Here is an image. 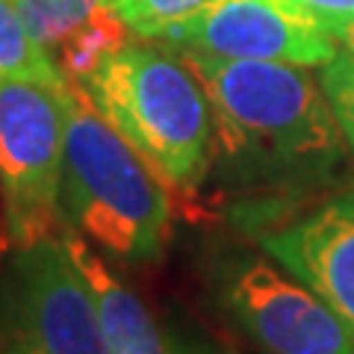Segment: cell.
Listing matches in <instances>:
<instances>
[{
    "label": "cell",
    "instance_id": "1",
    "mask_svg": "<svg viewBox=\"0 0 354 354\" xmlns=\"http://www.w3.org/2000/svg\"><path fill=\"white\" fill-rule=\"evenodd\" d=\"M62 213L71 230L121 260H157L171 225L162 177L101 115L83 83L65 80Z\"/></svg>",
    "mask_w": 354,
    "mask_h": 354
},
{
    "label": "cell",
    "instance_id": "2",
    "mask_svg": "<svg viewBox=\"0 0 354 354\" xmlns=\"http://www.w3.org/2000/svg\"><path fill=\"white\" fill-rule=\"evenodd\" d=\"M198 77L221 145L272 169H328L339 157V127L322 83L301 65L225 59L177 48Z\"/></svg>",
    "mask_w": 354,
    "mask_h": 354
},
{
    "label": "cell",
    "instance_id": "3",
    "mask_svg": "<svg viewBox=\"0 0 354 354\" xmlns=\"http://www.w3.org/2000/svg\"><path fill=\"white\" fill-rule=\"evenodd\" d=\"M83 86L165 186H192L204 174L213 113L180 57L151 44H124Z\"/></svg>",
    "mask_w": 354,
    "mask_h": 354
},
{
    "label": "cell",
    "instance_id": "4",
    "mask_svg": "<svg viewBox=\"0 0 354 354\" xmlns=\"http://www.w3.org/2000/svg\"><path fill=\"white\" fill-rule=\"evenodd\" d=\"M62 88L0 77V195L15 251L62 236Z\"/></svg>",
    "mask_w": 354,
    "mask_h": 354
},
{
    "label": "cell",
    "instance_id": "5",
    "mask_svg": "<svg viewBox=\"0 0 354 354\" xmlns=\"http://www.w3.org/2000/svg\"><path fill=\"white\" fill-rule=\"evenodd\" d=\"M3 354H109L95 295L62 236L15 251Z\"/></svg>",
    "mask_w": 354,
    "mask_h": 354
},
{
    "label": "cell",
    "instance_id": "6",
    "mask_svg": "<svg viewBox=\"0 0 354 354\" xmlns=\"http://www.w3.org/2000/svg\"><path fill=\"white\" fill-rule=\"evenodd\" d=\"M174 48L225 59L316 68L337 57V39L295 0H213L162 36Z\"/></svg>",
    "mask_w": 354,
    "mask_h": 354
},
{
    "label": "cell",
    "instance_id": "7",
    "mask_svg": "<svg viewBox=\"0 0 354 354\" xmlns=\"http://www.w3.org/2000/svg\"><path fill=\"white\" fill-rule=\"evenodd\" d=\"M227 313L269 354H354L339 316L281 266L234 263L221 278Z\"/></svg>",
    "mask_w": 354,
    "mask_h": 354
},
{
    "label": "cell",
    "instance_id": "8",
    "mask_svg": "<svg viewBox=\"0 0 354 354\" xmlns=\"http://www.w3.org/2000/svg\"><path fill=\"white\" fill-rule=\"evenodd\" d=\"M263 248L322 298L354 339V198L322 204L272 230Z\"/></svg>",
    "mask_w": 354,
    "mask_h": 354
},
{
    "label": "cell",
    "instance_id": "9",
    "mask_svg": "<svg viewBox=\"0 0 354 354\" xmlns=\"http://www.w3.org/2000/svg\"><path fill=\"white\" fill-rule=\"evenodd\" d=\"M62 242H65V248H68L74 266L80 269L83 281L88 283V290L95 295L97 319H101L109 354H171L157 322L151 319L148 307L86 245V239H80L77 230L65 227Z\"/></svg>",
    "mask_w": 354,
    "mask_h": 354
},
{
    "label": "cell",
    "instance_id": "10",
    "mask_svg": "<svg viewBox=\"0 0 354 354\" xmlns=\"http://www.w3.org/2000/svg\"><path fill=\"white\" fill-rule=\"evenodd\" d=\"M124 44H130L127 24L115 15L113 6L101 3L83 27H77L59 44V50L53 53V62H57V68L65 80L86 83L97 71V65L106 57H113L115 50H121Z\"/></svg>",
    "mask_w": 354,
    "mask_h": 354
},
{
    "label": "cell",
    "instance_id": "11",
    "mask_svg": "<svg viewBox=\"0 0 354 354\" xmlns=\"http://www.w3.org/2000/svg\"><path fill=\"white\" fill-rule=\"evenodd\" d=\"M0 77L12 80H32L44 86H65L50 53H44L21 21L12 0H0Z\"/></svg>",
    "mask_w": 354,
    "mask_h": 354
},
{
    "label": "cell",
    "instance_id": "12",
    "mask_svg": "<svg viewBox=\"0 0 354 354\" xmlns=\"http://www.w3.org/2000/svg\"><path fill=\"white\" fill-rule=\"evenodd\" d=\"M12 3L24 21L30 39L53 59L59 44L92 18L101 0H12Z\"/></svg>",
    "mask_w": 354,
    "mask_h": 354
},
{
    "label": "cell",
    "instance_id": "13",
    "mask_svg": "<svg viewBox=\"0 0 354 354\" xmlns=\"http://www.w3.org/2000/svg\"><path fill=\"white\" fill-rule=\"evenodd\" d=\"M209 3L213 0H118L113 9L130 32L142 39H162L169 30L183 24Z\"/></svg>",
    "mask_w": 354,
    "mask_h": 354
},
{
    "label": "cell",
    "instance_id": "14",
    "mask_svg": "<svg viewBox=\"0 0 354 354\" xmlns=\"http://www.w3.org/2000/svg\"><path fill=\"white\" fill-rule=\"evenodd\" d=\"M322 92L337 118L342 139L354 153V53H337L322 71Z\"/></svg>",
    "mask_w": 354,
    "mask_h": 354
},
{
    "label": "cell",
    "instance_id": "15",
    "mask_svg": "<svg viewBox=\"0 0 354 354\" xmlns=\"http://www.w3.org/2000/svg\"><path fill=\"white\" fill-rule=\"evenodd\" d=\"M295 3H301L316 21H322V27L334 39L354 18V0H295Z\"/></svg>",
    "mask_w": 354,
    "mask_h": 354
},
{
    "label": "cell",
    "instance_id": "16",
    "mask_svg": "<svg viewBox=\"0 0 354 354\" xmlns=\"http://www.w3.org/2000/svg\"><path fill=\"white\" fill-rule=\"evenodd\" d=\"M337 41H342V44H346V50H348V53H354V18L348 21V24H346V27H342V30H339V36H337Z\"/></svg>",
    "mask_w": 354,
    "mask_h": 354
},
{
    "label": "cell",
    "instance_id": "17",
    "mask_svg": "<svg viewBox=\"0 0 354 354\" xmlns=\"http://www.w3.org/2000/svg\"><path fill=\"white\" fill-rule=\"evenodd\" d=\"M183 354H213V351H207V348H189V351H183Z\"/></svg>",
    "mask_w": 354,
    "mask_h": 354
},
{
    "label": "cell",
    "instance_id": "18",
    "mask_svg": "<svg viewBox=\"0 0 354 354\" xmlns=\"http://www.w3.org/2000/svg\"><path fill=\"white\" fill-rule=\"evenodd\" d=\"M101 3H106V6H115V3H118V0H101Z\"/></svg>",
    "mask_w": 354,
    "mask_h": 354
}]
</instances>
